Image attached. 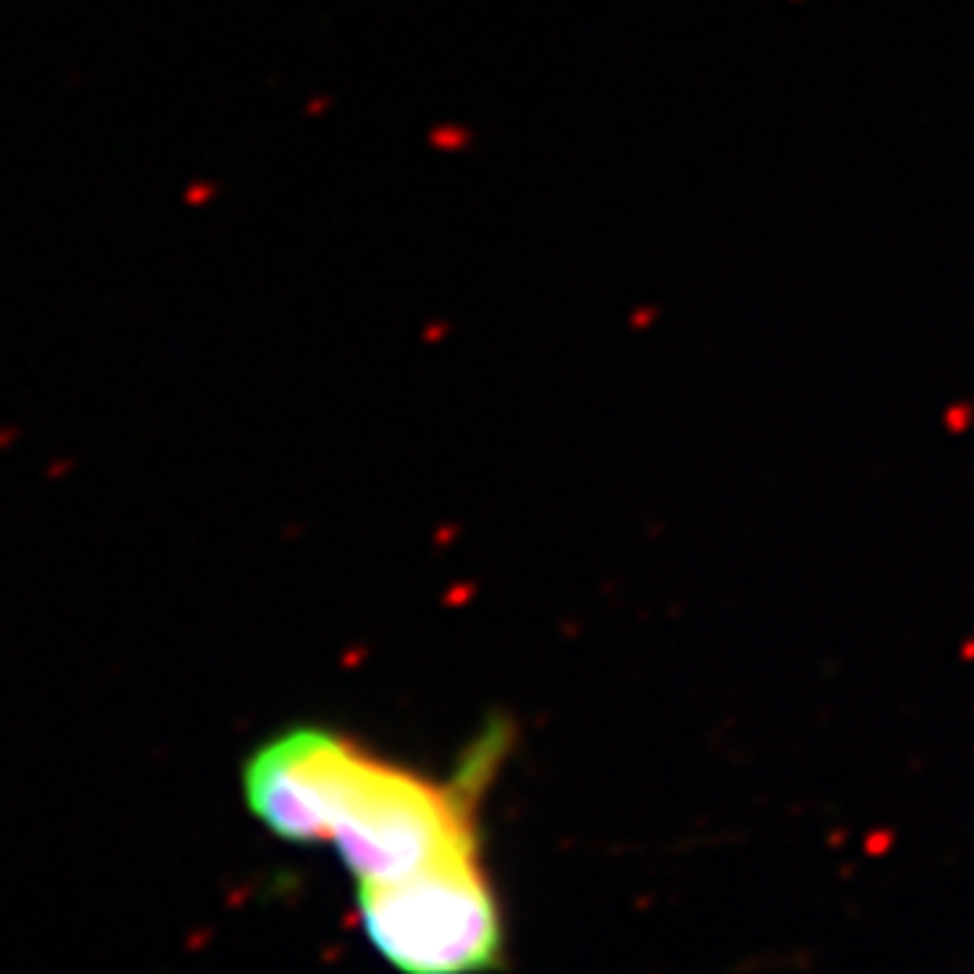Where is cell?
Here are the masks:
<instances>
[{"mask_svg": "<svg viewBox=\"0 0 974 974\" xmlns=\"http://www.w3.org/2000/svg\"><path fill=\"white\" fill-rule=\"evenodd\" d=\"M501 751L506 741L495 729L448 779L365 751L329 837L354 884H387L484 855L480 802Z\"/></svg>", "mask_w": 974, "mask_h": 974, "instance_id": "6da1fadb", "label": "cell"}, {"mask_svg": "<svg viewBox=\"0 0 974 974\" xmlns=\"http://www.w3.org/2000/svg\"><path fill=\"white\" fill-rule=\"evenodd\" d=\"M361 932L382 961L411 974L491 971L506 953V917L484 855L387 884H354Z\"/></svg>", "mask_w": 974, "mask_h": 974, "instance_id": "7a4b0ae2", "label": "cell"}, {"mask_svg": "<svg viewBox=\"0 0 974 974\" xmlns=\"http://www.w3.org/2000/svg\"><path fill=\"white\" fill-rule=\"evenodd\" d=\"M365 744L325 726H292L242 762V802L289 845H325L336 831Z\"/></svg>", "mask_w": 974, "mask_h": 974, "instance_id": "3957f363", "label": "cell"}]
</instances>
